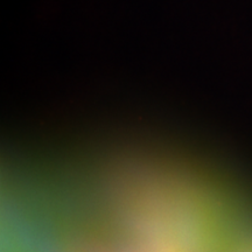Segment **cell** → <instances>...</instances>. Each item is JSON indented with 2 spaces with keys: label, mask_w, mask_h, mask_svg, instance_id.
Instances as JSON below:
<instances>
[]
</instances>
